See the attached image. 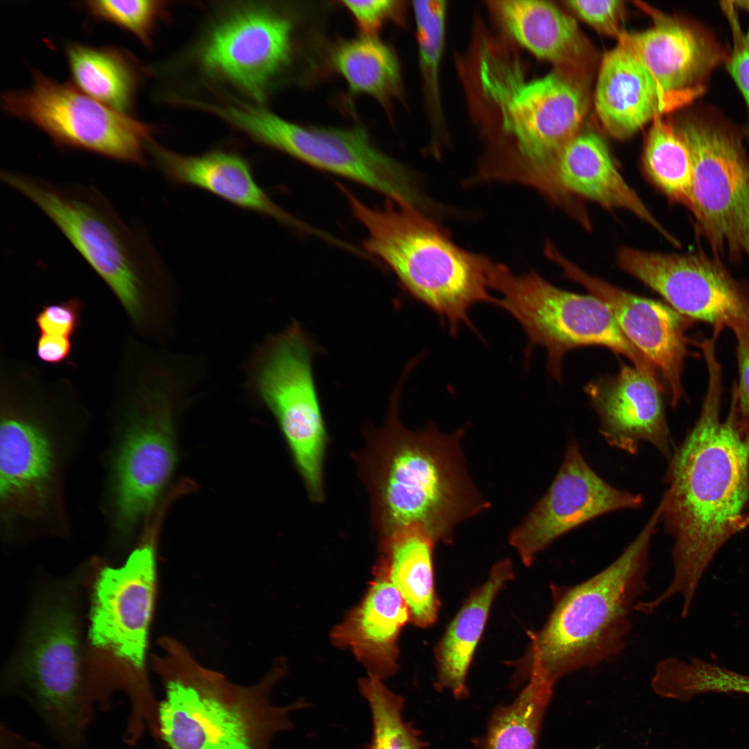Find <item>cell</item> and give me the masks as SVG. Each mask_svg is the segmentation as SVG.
<instances>
[{"instance_id":"obj_24","label":"cell","mask_w":749,"mask_h":749,"mask_svg":"<svg viewBox=\"0 0 749 749\" xmlns=\"http://www.w3.org/2000/svg\"><path fill=\"white\" fill-rule=\"evenodd\" d=\"M372 574L365 594L333 629L331 639L338 647L351 649L368 675L381 680L398 669L397 639L410 612L381 563L377 561Z\"/></svg>"},{"instance_id":"obj_11","label":"cell","mask_w":749,"mask_h":749,"mask_svg":"<svg viewBox=\"0 0 749 749\" xmlns=\"http://www.w3.org/2000/svg\"><path fill=\"white\" fill-rule=\"evenodd\" d=\"M488 275L490 288L501 295L497 305L521 325L528 350L535 345L545 348L549 370L556 379L561 377L567 352L599 345L623 356L641 372L659 379L656 368L626 337L599 298L561 289L535 272L515 274L494 262Z\"/></svg>"},{"instance_id":"obj_35","label":"cell","mask_w":749,"mask_h":749,"mask_svg":"<svg viewBox=\"0 0 749 749\" xmlns=\"http://www.w3.org/2000/svg\"><path fill=\"white\" fill-rule=\"evenodd\" d=\"M671 691L679 701L707 693L749 695V675L698 658L678 659L669 671Z\"/></svg>"},{"instance_id":"obj_13","label":"cell","mask_w":749,"mask_h":749,"mask_svg":"<svg viewBox=\"0 0 749 749\" xmlns=\"http://www.w3.org/2000/svg\"><path fill=\"white\" fill-rule=\"evenodd\" d=\"M1 101L7 113L33 123L59 147L145 165L144 150L152 128L95 100L72 84L35 71L28 89L6 92Z\"/></svg>"},{"instance_id":"obj_21","label":"cell","mask_w":749,"mask_h":749,"mask_svg":"<svg viewBox=\"0 0 749 749\" xmlns=\"http://www.w3.org/2000/svg\"><path fill=\"white\" fill-rule=\"evenodd\" d=\"M578 198L592 200L607 209L629 211L672 243L678 244L626 182L606 144L592 131H580L568 143L553 171L550 200L587 227L590 222L576 200Z\"/></svg>"},{"instance_id":"obj_6","label":"cell","mask_w":749,"mask_h":749,"mask_svg":"<svg viewBox=\"0 0 749 749\" xmlns=\"http://www.w3.org/2000/svg\"><path fill=\"white\" fill-rule=\"evenodd\" d=\"M44 594L33 607L1 689L28 704L58 749H86L95 714L87 701L78 605L67 589Z\"/></svg>"},{"instance_id":"obj_18","label":"cell","mask_w":749,"mask_h":749,"mask_svg":"<svg viewBox=\"0 0 749 749\" xmlns=\"http://www.w3.org/2000/svg\"><path fill=\"white\" fill-rule=\"evenodd\" d=\"M643 501L642 494L617 488L599 476L573 440L549 489L511 531L509 542L528 567L570 531L608 513L637 509Z\"/></svg>"},{"instance_id":"obj_4","label":"cell","mask_w":749,"mask_h":749,"mask_svg":"<svg viewBox=\"0 0 749 749\" xmlns=\"http://www.w3.org/2000/svg\"><path fill=\"white\" fill-rule=\"evenodd\" d=\"M661 508L607 567L569 587H554L552 611L531 640L526 671L533 666L552 685L579 670L620 654L631 627V613L646 588L649 551Z\"/></svg>"},{"instance_id":"obj_41","label":"cell","mask_w":749,"mask_h":749,"mask_svg":"<svg viewBox=\"0 0 749 749\" xmlns=\"http://www.w3.org/2000/svg\"><path fill=\"white\" fill-rule=\"evenodd\" d=\"M343 5L351 12L365 35L377 36L384 24L393 19L399 10V2L390 0H348Z\"/></svg>"},{"instance_id":"obj_31","label":"cell","mask_w":749,"mask_h":749,"mask_svg":"<svg viewBox=\"0 0 749 749\" xmlns=\"http://www.w3.org/2000/svg\"><path fill=\"white\" fill-rule=\"evenodd\" d=\"M528 679L511 703L492 712L485 733L474 742L475 749H536L554 685L535 668Z\"/></svg>"},{"instance_id":"obj_12","label":"cell","mask_w":749,"mask_h":749,"mask_svg":"<svg viewBox=\"0 0 749 749\" xmlns=\"http://www.w3.org/2000/svg\"><path fill=\"white\" fill-rule=\"evenodd\" d=\"M231 120L257 141L312 166L362 184L387 198L418 203L406 169L373 144L361 128L302 126L245 104L233 110Z\"/></svg>"},{"instance_id":"obj_10","label":"cell","mask_w":749,"mask_h":749,"mask_svg":"<svg viewBox=\"0 0 749 749\" xmlns=\"http://www.w3.org/2000/svg\"><path fill=\"white\" fill-rule=\"evenodd\" d=\"M77 438L13 409L0 424V523L6 540L66 535L63 477Z\"/></svg>"},{"instance_id":"obj_7","label":"cell","mask_w":749,"mask_h":749,"mask_svg":"<svg viewBox=\"0 0 749 749\" xmlns=\"http://www.w3.org/2000/svg\"><path fill=\"white\" fill-rule=\"evenodd\" d=\"M479 77L483 94L499 111L503 129L515 144V160L499 180L542 190L588 111V95L578 74L560 69L528 79L516 60L484 46Z\"/></svg>"},{"instance_id":"obj_42","label":"cell","mask_w":749,"mask_h":749,"mask_svg":"<svg viewBox=\"0 0 749 749\" xmlns=\"http://www.w3.org/2000/svg\"><path fill=\"white\" fill-rule=\"evenodd\" d=\"M80 310L78 300L48 305L37 314L36 323L42 334L69 337L78 326Z\"/></svg>"},{"instance_id":"obj_8","label":"cell","mask_w":749,"mask_h":749,"mask_svg":"<svg viewBox=\"0 0 749 749\" xmlns=\"http://www.w3.org/2000/svg\"><path fill=\"white\" fill-rule=\"evenodd\" d=\"M2 181L37 206L62 232L137 319L148 276L160 268L149 240L98 189L6 170Z\"/></svg>"},{"instance_id":"obj_29","label":"cell","mask_w":749,"mask_h":749,"mask_svg":"<svg viewBox=\"0 0 749 749\" xmlns=\"http://www.w3.org/2000/svg\"><path fill=\"white\" fill-rule=\"evenodd\" d=\"M436 544L424 528L416 526L380 535L378 562L406 601L410 621L420 628L436 621L440 607L433 578Z\"/></svg>"},{"instance_id":"obj_30","label":"cell","mask_w":749,"mask_h":749,"mask_svg":"<svg viewBox=\"0 0 749 749\" xmlns=\"http://www.w3.org/2000/svg\"><path fill=\"white\" fill-rule=\"evenodd\" d=\"M65 51L73 85L95 100L128 114L139 80L132 56L116 47L77 42L67 44Z\"/></svg>"},{"instance_id":"obj_5","label":"cell","mask_w":749,"mask_h":749,"mask_svg":"<svg viewBox=\"0 0 749 749\" xmlns=\"http://www.w3.org/2000/svg\"><path fill=\"white\" fill-rule=\"evenodd\" d=\"M354 217L367 232L365 250L383 261L404 289L431 311L456 334L462 325L473 329L469 312L479 303L497 305L489 292L488 258L455 244L417 205L387 198L370 207L343 186Z\"/></svg>"},{"instance_id":"obj_28","label":"cell","mask_w":749,"mask_h":749,"mask_svg":"<svg viewBox=\"0 0 749 749\" xmlns=\"http://www.w3.org/2000/svg\"><path fill=\"white\" fill-rule=\"evenodd\" d=\"M513 576L510 560L497 562L486 581L473 590L451 622L435 649L438 689L450 690L458 699L467 696L468 669L491 605L498 592Z\"/></svg>"},{"instance_id":"obj_33","label":"cell","mask_w":749,"mask_h":749,"mask_svg":"<svg viewBox=\"0 0 749 749\" xmlns=\"http://www.w3.org/2000/svg\"><path fill=\"white\" fill-rule=\"evenodd\" d=\"M645 174L673 203L691 206L693 169L689 151L677 130L654 119L642 157Z\"/></svg>"},{"instance_id":"obj_23","label":"cell","mask_w":749,"mask_h":749,"mask_svg":"<svg viewBox=\"0 0 749 749\" xmlns=\"http://www.w3.org/2000/svg\"><path fill=\"white\" fill-rule=\"evenodd\" d=\"M638 58L660 90L678 107L703 92L700 81L721 59L715 44L688 26L662 18L643 31L618 38Z\"/></svg>"},{"instance_id":"obj_2","label":"cell","mask_w":749,"mask_h":749,"mask_svg":"<svg viewBox=\"0 0 749 749\" xmlns=\"http://www.w3.org/2000/svg\"><path fill=\"white\" fill-rule=\"evenodd\" d=\"M399 390H395L384 426L358 455L373 522L380 535L416 526L436 543L448 544L460 523L490 504L468 474L463 430L445 433L433 424L408 430L398 417Z\"/></svg>"},{"instance_id":"obj_38","label":"cell","mask_w":749,"mask_h":749,"mask_svg":"<svg viewBox=\"0 0 749 749\" xmlns=\"http://www.w3.org/2000/svg\"><path fill=\"white\" fill-rule=\"evenodd\" d=\"M731 331L736 341L738 381L733 385L730 411L741 433L749 438V328L739 325Z\"/></svg>"},{"instance_id":"obj_34","label":"cell","mask_w":749,"mask_h":749,"mask_svg":"<svg viewBox=\"0 0 749 749\" xmlns=\"http://www.w3.org/2000/svg\"><path fill=\"white\" fill-rule=\"evenodd\" d=\"M359 687L372 719V736L367 749H424L420 733L403 719V697L370 675L360 679Z\"/></svg>"},{"instance_id":"obj_9","label":"cell","mask_w":749,"mask_h":749,"mask_svg":"<svg viewBox=\"0 0 749 749\" xmlns=\"http://www.w3.org/2000/svg\"><path fill=\"white\" fill-rule=\"evenodd\" d=\"M155 528L145 532L123 565L101 570L94 584L89 612L91 644L116 660L112 691L124 694L128 716L137 721L153 717L159 703L146 669L155 592Z\"/></svg>"},{"instance_id":"obj_15","label":"cell","mask_w":749,"mask_h":749,"mask_svg":"<svg viewBox=\"0 0 749 749\" xmlns=\"http://www.w3.org/2000/svg\"><path fill=\"white\" fill-rule=\"evenodd\" d=\"M115 433L105 506L112 541L126 545L169 483L177 450L171 421L160 409L132 410Z\"/></svg>"},{"instance_id":"obj_40","label":"cell","mask_w":749,"mask_h":749,"mask_svg":"<svg viewBox=\"0 0 749 749\" xmlns=\"http://www.w3.org/2000/svg\"><path fill=\"white\" fill-rule=\"evenodd\" d=\"M732 31L733 46L728 68L749 106V30L743 31L734 8L723 6Z\"/></svg>"},{"instance_id":"obj_1","label":"cell","mask_w":749,"mask_h":749,"mask_svg":"<svg viewBox=\"0 0 749 749\" xmlns=\"http://www.w3.org/2000/svg\"><path fill=\"white\" fill-rule=\"evenodd\" d=\"M707 384L698 420L669 460L661 522L673 539V574L650 601L656 609L674 596L689 615L700 580L715 555L749 526V438L729 411L721 417L723 370L706 363Z\"/></svg>"},{"instance_id":"obj_17","label":"cell","mask_w":749,"mask_h":749,"mask_svg":"<svg viewBox=\"0 0 749 749\" xmlns=\"http://www.w3.org/2000/svg\"><path fill=\"white\" fill-rule=\"evenodd\" d=\"M621 269L662 295L679 313L722 332L749 328V287L732 277L718 259L691 254L622 248Z\"/></svg>"},{"instance_id":"obj_43","label":"cell","mask_w":749,"mask_h":749,"mask_svg":"<svg viewBox=\"0 0 749 749\" xmlns=\"http://www.w3.org/2000/svg\"><path fill=\"white\" fill-rule=\"evenodd\" d=\"M71 344L69 337L42 334L37 344L39 358L49 363H57L65 360L69 355Z\"/></svg>"},{"instance_id":"obj_39","label":"cell","mask_w":749,"mask_h":749,"mask_svg":"<svg viewBox=\"0 0 749 749\" xmlns=\"http://www.w3.org/2000/svg\"><path fill=\"white\" fill-rule=\"evenodd\" d=\"M565 3L582 20L601 33L619 38L624 32L621 28L623 11L621 1L570 0Z\"/></svg>"},{"instance_id":"obj_19","label":"cell","mask_w":749,"mask_h":749,"mask_svg":"<svg viewBox=\"0 0 749 749\" xmlns=\"http://www.w3.org/2000/svg\"><path fill=\"white\" fill-rule=\"evenodd\" d=\"M546 255L567 277L585 288L609 309L629 341L660 372L671 404L684 397L682 374L689 355L685 332L691 320L671 306L643 298L592 275L564 257L553 245Z\"/></svg>"},{"instance_id":"obj_27","label":"cell","mask_w":749,"mask_h":749,"mask_svg":"<svg viewBox=\"0 0 749 749\" xmlns=\"http://www.w3.org/2000/svg\"><path fill=\"white\" fill-rule=\"evenodd\" d=\"M496 8L510 35L537 58L576 73L587 61L589 46L575 20L551 3L504 0Z\"/></svg>"},{"instance_id":"obj_26","label":"cell","mask_w":749,"mask_h":749,"mask_svg":"<svg viewBox=\"0 0 749 749\" xmlns=\"http://www.w3.org/2000/svg\"><path fill=\"white\" fill-rule=\"evenodd\" d=\"M598 117L612 137H630L663 112L679 107L623 43L604 55L594 93Z\"/></svg>"},{"instance_id":"obj_25","label":"cell","mask_w":749,"mask_h":749,"mask_svg":"<svg viewBox=\"0 0 749 749\" xmlns=\"http://www.w3.org/2000/svg\"><path fill=\"white\" fill-rule=\"evenodd\" d=\"M147 149L173 183L200 188L241 208L292 227L309 230L270 198L257 182L248 162L236 153L214 150L200 155H185L152 141Z\"/></svg>"},{"instance_id":"obj_36","label":"cell","mask_w":749,"mask_h":749,"mask_svg":"<svg viewBox=\"0 0 749 749\" xmlns=\"http://www.w3.org/2000/svg\"><path fill=\"white\" fill-rule=\"evenodd\" d=\"M419 60L430 97L438 102L439 72L443 51L447 4L445 1H414Z\"/></svg>"},{"instance_id":"obj_20","label":"cell","mask_w":749,"mask_h":749,"mask_svg":"<svg viewBox=\"0 0 749 749\" xmlns=\"http://www.w3.org/2000/svg\"><path fill=\"white\" fill-rule=\"evenodd\" d=\"M292 24L266 8L234 11L211 31L200 50L206 69L260 100L291 55Z\"/></svg>"},{"instance_id":"obj_22","label":"cell","mask_w":749,"mask_h":749,"mask_svg":"<svg viewBox=\"0 0 749 749\" xmlns=\"http://www.w3.org/2000/svg\"><path fill=\"white\" fill-rule=\"evenodd\" d=\"M587 389L600 420L601 434L609 445L634 455L646 442L670 458L661 381L635 367L623 366L616 376L595 381Z\"/></svg>"},{"instance_id":"obj_37","label":"cell","mask_w":749,"mask_h":749,"mask_svg":"<svg viewBox=\"0 0 749 749\" xmlns=\"http://www.w3.org/2000/svg\"><path fill=\"white\" fill-rule=\"evenodd\" d=\"M83 4L92 16L131 33L146 45L150 44L153 28L164 12V5L158 1L94 0Z\"/></svg>"},{"instance_id":"obj_14","label":"cell","mask_w":749,"mask_h":749,"mask_svg":"<svg viewBox=\"0 0 749 749\" xmlns=\"http://www.w3.org/2000/svg\"><path fill=\"white\" fill-rule=\"evenodd\" d=\"M691 159V206L696 232L713 257L749 259V160L738 139L687 121L678 128Z\"/></svg>"},{"instance_id":"obj_32","label":"cell","mask_w":749,"mask_h":749,"mask_svg":"<svg viewBox=\"0 0 749 749\" xmlns=\"http://www.w3.org/2000/svg\"><path fill=\"white\" fill-rule=\"evenodd\" d=\"M333 62L354 94L369 95L384 105L400 94L398 60L377 36L363 35L344 42L334 51Z\"/></svg>"},{"instance_id":"obj_3","label":"cell","mask_w":749,"mask_h":749,"mask_svg":"<svg viewBox=\"0 0 749 749\" xmlns=\"http://www.w3.org/2000/svg\"><path fill=\"white\" fill-rule=\"evenodd\" d=\"M156 671L164 688L159 700V740L169 749H270L279 732L293 726L289 714L305 706L272 703L286 673L277 663L259 682L240 685L199 664L177 641L166 639Z\"/></svg>"},{"instance_id":"obj_16","label":"cell","mask_w":749,"mask_h":749,"mask_svg":"<svg viewBox=\"0 0 749 749\" xmlns=\"http://www.w3.org/2000/svg\"><path fill=\"white\" fill-rule=\"evenodd\" d=\"M313 347L297 322L272 345L258 387L275 416L311 499L320 501L327 441L313 370Z\"/></svg>"}]
</instances>
